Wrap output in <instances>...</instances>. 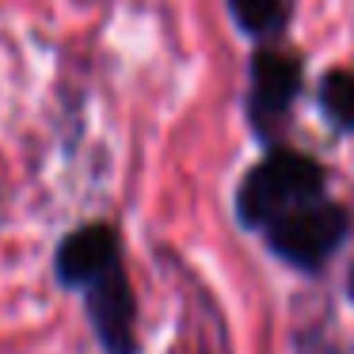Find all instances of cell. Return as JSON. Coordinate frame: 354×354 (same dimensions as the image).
<instances>
[{"mask_svg":"<svg viewBox=\"0 0 354 354\" xmlns=\"http://www.w3.org/2000/svg\"><path fill=\"white\" fill-rule=\"evenodd\" d=\"M324 168L305 153L293 149H274L267 153L236 187V217L240 225L263 232L274 217H282L286 209L301 206L308 198L324 194Z\"/></svg>","mask_w":354,"mask_h":354,"instance_id":"cell-1","label":"cell"},{"mask_svg":"<svg viewBox=\"0 0 354 354\" xmlns=\"http://www.w3.org/2000/svg\"><path fill=\"white\" fill-rule=\"evenodd\" d=\"M346 229H351L346 209L320 194V198H308L301 206L286 209L282 217H274L263 229V240L282 263L297 270H316L339 252V244L346 240Z\"/></svg>","mask_w":354,"mask_h":354,"instance_id":"cell-2","label":"cell"},{"mask_svg":"<svg viewBox=\"0 0 354 354\" xmlns=\"http://www.w3.org/2000/svg\"><path fill=\"white\" fill-rule=\"evenodd\" d=\"M88 308L92 331L107 354H138V301H133L130 278H126L122 259L95 274L80 290Z\"/></svg>","mask_w":354,"mask_h":354,"instance_id":"cell-3","label":"cell"},{"mask_svg":"<svg viewBox=\"0 0 354 354\" xmlns=\"http://www.w3.org/2000/svg\"><path fill=\"white\" fill-rule=\"evenodd\" d=\"M301 88V62L282 50H259L252 57V84H248V118L252 126L270 138L286 118L290 103Z\"/></svg>","mask_w":354,"mask_h":354,"instance_id":"cell-4","label":"cell"},{"mask_svg":"<svg viewBox=\"0 0 354 354\" xmlns=\"http://www.w3.org/2000/svg\"><path fill=\"white\" fill-rule=\"evenodd\" d=\"M118 259H122V244H118L115 229L95 221V225H80L77 232H69L57 244L54 270L65 290H84L95 274L115 267Z\"/></svg>","mask_w":354,"mask_h":354,"instance_id":"cell-5","label":"cell"},{"mask_svg":"<svg viewBox=\"0 0 354 354\" xmlns=\"http://www.w3.org/2000/svg\"><path fill=\"white\" fill-rule=\"evenodd\" d=\"M229 12L244 35L267 39V35L282 31L286 16H290V0H229Z\"/></svg>","mask_w":354,"mask_h":354,"instance_id":"cell-6","label":"cell"},{"mask_svg":"<svg viewBox=\"0 0 354 354\" xmlns=\"http://www.w3.org/2000/svg\"><path fill=\"white\" fill-rule=\"evenodd\" d=\"M320 103L324 115L339 126V130H354V73H328L320 88Z\"/></svg>","mask_w":354,"mask_h":354,"instance_id":"cell-7","label":"cell"},{"mask_svg":"<svg viewBox=\"0 0 354 354\" xmlns=\"http://www.w3.org/2000/svg\"><path fill=\"white\" fill-rule=\"evenodd\" d=\"M351 297H354V270H351Z\"/></svg>","mask_w":354,"mask_h":354,"instance_id":"cell-8","label":"cell"}]
</instances>
